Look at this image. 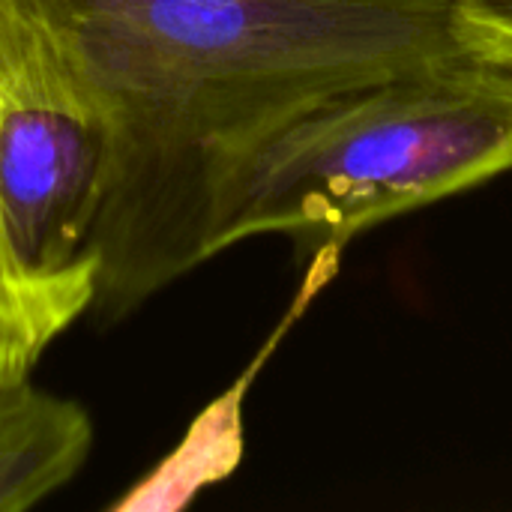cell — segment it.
<instances>
[{"instance_id": "cell-3", "label": "cell", "mask_w": 512, "mask_h": 512, "mask_svg": "<svg viewBox=\"0 0 512 512\" xmlns=\"http://www.w3.org/2000/svg\"><path fill=\"white\" fill-rule=\"evenodd\" d=\"M111 111L57 0H0V198L21 264L96 294Z\"/></svg>"}, {"instance_id": "cell-6", "label": "cell", "mask_w": 512, "mask_h": 512, "mask_svg": "<svg viewBox=\"0 0 512 512\" xmlns=\"http://www.w3.org/2000/svg\"><path fill=\"white\" fill-rule=\"evenodd\" d=\"M456 24L471 54L512 66V0H456Z\"/></svg>"}, {"instance_id": "cell-1", "label": "cell", "mask_w": 512, "mask_h": 512, "mask_svg": "<svg viewBox=\"0 0 512 512\" xmlns=\"http://www.w3.org/2000/svg\"><path fill=\"white\" fill-rule=\"evenodd\" d=\"M111 111L90 312L123 318L180 279L207 168L297 108L471 54L456 0H57Z\"/></svg>"}, {"instance_id": "cell-4", "label": "cell", "mask_w": 512, "mask_h": 512, "mask_svg": "<svg viewBox=\"0 0 512 512\" xmlns=\"http://www.w3.org/2000/svg\"><path fill=\"white\" fill-rule=\"evenodd\" d=\"M93 450V420L75 399L24 381L0 384V512H24L63 489Z\"/></svg>"}, {"instance_id": "cell-2", "label": "cell", "mask_w": 512, "mask_h": 512, "mask_svg": "<svg viewBox=\"0 0 512 512\" xmlns=\"http://www.w3.org/2000/svg\"><path fill=\"white\" fill-rule=\"evenodd\" d=\"M512 171V66L456 54L315 99L219 156L180 270L264 234L339 252L393 216Z\"/></svg>"}, {"instance_id": "cell-7", "label": "cell", "mask_w": 512, "mask_h": 512, "mask_svg": "<svg viewBox=\"0 0 512 512\" xmlns=\"http://www.w3.org/2000/svg\"><path fill=\"white\" fill-rule=\"evenodd\" d=\"M3 381H6V378H0V384H3Z\"/></svg>"}, {"instance_id": "cell-5", "label": "cell", "mask_w": 512, "mask_h": 512, "mask_svg": "<svg viewBox=\"0 0 512 512\" xmlns=\"http://www.w3.org/2000/svg\"><path fill=\"white\" fill-rule=\"evenodd\" d=\"M93 294L33 276L9 240L0 198V378L24 381L45 351L90 312Z\"/></svg>"}]
</instances>
